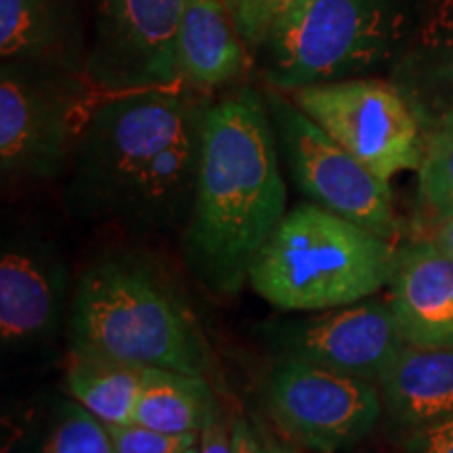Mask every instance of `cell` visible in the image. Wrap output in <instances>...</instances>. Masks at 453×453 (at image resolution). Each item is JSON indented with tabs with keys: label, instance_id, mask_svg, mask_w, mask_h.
<instances>
[{
	"label": "cell",
	"instance_id": "cell-10",
	"mask_svg": "<svg viewBox=\"0 0 453 453\" xmlns=\"http://www.w3.org/2000/svg\"><path fill=\"white\" fill-rule=\"evenodd\" d=\"M267 401L283 433L317 453H336L359 443L382 411L373 382L298 359H283L275 367Z\"/></svg>",
	"mask_w": 453,
	"mask_h": 453
},
{
	"label": "cell",
	"instance_id": "cell-21",
	"mask_svg": "<svg viewBox=\"0 0 453 453\" xmlns=\"http://www.w3.org/2000/svg\"><path fill=\"white\" fill-rule=\"evenodd\" d=\"M418 202L420 220L428 229L453 217V127L426 139L418 168Z\"/></svg>",
	"mask_w": 453,
	"mask_h": 453
},
{
	"label": "cell",
	"instance_id": "cell-7",
	"mask_svg": "<svg viewBox=\"0 0 453 453\" xmlns=\"http://www.w3.org/2000/svg\"><path fill=\"white\" fill-rule=\"evenodd\" d=\"M281 162L298 187L317 206L365 226L384 240L396 235L393 191L388 180L372 173L324 128L317 127L290 95L263 88Z\"/></svg>",
	"mask_w": 453,
	"mask_h": 453
},
{
	"label": "cell",
	"instance_id": "cell-6",
	"mask_svg": "<svg viewBox=\"0 0 453 453\" xmlns=\"http://www.w3.org/2000/svg\"><path fill=\"white\" fill-rule=\"evenodd\" d=\"M84 78L3 61L0 173L4 183H47L65 173L90 104Z\"/></svg>",
	"mask_w": 453,
	"mask_h": 453
},
{
	"label": "cell",
	"instance_id": "cell-14",
	"mask_svg": "<svg viewBox=\"0 0 453 453\" xmlns=\"http://www.w3.org/2000/svg\"><path fill=\"white\" fill-rule=\"evenodd\" d=\"M84 0H0L3 61L84 78Z\"/></svg>",
	"mask_w": 453,
	"mask_h": 453
},
{
	"label": "cell",
	"instance_id": "cell-16",
	"mask_svg": "<svg viewBox=\"0 0 453 453\" xmlns=\"http://www.w3.org/2000/svg\"><path fill=\"white\" fill-rule=\"evenodd\" d=\"M248 50L223 0H185L177 36L179 84L208 95L235 82Z\"/></svg>",
	"mask_w": 453,
	"mask_h": 453
},
{
	"label": "cell",
	"instance_id": "cell-17",
	"mask_svg": "<svg viewBox=\"0 0 453 453\" xmlns=\"http://www.w3.org/2000/svg\"><path fill=\"white\" fill-rule=\"evenodd\" d=\"M378 384L396 426L418 433L453 420V349L407 347Z\"/></svg>",
	"mask_w": 453,
	"mask_h": 453
},
{
	"label": "cell",
	"instance_id": "cell-29",
	"mask_svg": "<svg viewBox=\"0 0 453 453\" xmlns=\"http://www.w3.org/2000/svg\"><path fill=\"white\" fill-rule=\"evenodd\" d=\"M185 453H200V447H197V445L191 447V449H187Z\"/></svg>",
	"mask_w": 453,
	"mask_h": 453
},
{
	"label": "cell",
	"instance_id": "cell-3",
	"mask_svg": "<svg viewBox=\"0 0 453 453\" xmlns=\"http://www.w3.org/2000/svg\"><path fill=\"white\" fill-rule=\"evenodd\" d=\"M73 353L189 376L211 372V349L166 271L143 252L110 250L78 277L70 307Z\"/></svg>",
	"mask_w": 453,
	"mask_h": 453
},
{
	"label": "cell",
	"instance_id": "cell-5",
	"mask_svg": "<svg viewBox=\"0 0 453 453\" xmlns=\"http://www.w3.org/2000/svg\"><path fill=\"white\" fill-rule=\"evenodd\" d=\"M401 0H307L254 50L265 87L294 90L364 78L403 50Z\"/></svg>",
	"mask_w": 453,
	"mask_h": 453
},
{
	"label": "cell",
	"instance_id": "cell-27",
	"mask_svg": "<svg viewBox=\"0 0 453 453\" xmlns=\"http://www.w3.org/2000/svg\"><path fill=\"white\" fill-rule=\"evenodd\" d=\"M231 437H234V453H258V445L254 443L252 434L243 424H237Z\"/></svg>",
	"mask_w": 453,
	"mask_h": 453
},
{
	"label": "cell",
	"instance_id": "cell-23",
	"mask_svg": "<svg viewBox=\"0 0 453 453\" xmlns=\"http://www.w3.org/2000/svg\"><path fill=\"white\" fill-rule=\"evenodd\" d=\"M116 453H185L197 445L200 434H164L139 424L107 426Z\"/></svg>",
	"mask_w": 453,
	"mask_h": 453
},
{
	"label": "cell",
	"instance_id": "cell-1",
	"mask_svg": "<svg viewBox=\"0 0 453 453\" xmlns=\"http://www.w3.org/2000/svg\"><path fill=\"white\" fill-rule=\"evenodd\" d=\"M208 105L183 84L97 93L67 164V211L143 234L185 226Z\"/></svg>",
	"mask_w": 453,
	"mask_h": 453
},
{
	"label": "cell",
	"instance_id": "cell-13",
	"mask_svg": "<svg viewBox=\"0 0 453 453\" xmlns=\"http://www.w3.org/2000/svg\"><path fill=\"white\" fill-rule=\"evenodd\" d=\"M390 309L410 347L453 349V258L430 240L396 248Z\"/></svg>",
	"mask_w": 453,
	"mask_h": 453
},
{
	"label": "cell",
	"instance_id": "cell-11",
	"mask_svg": "<svg viewBox=\"0 0 453 453\" xmlns=\"http://www.w3.org/2000/svg\"><path fill=\"white\" fill-rule=\"evenodd\" d=\"M410 347L390 304L367 300L300 321L283 334L286 359L378 382Z\"/></svg>",
	"mask_w": 453,
	"mask_h": 453
},
{
	"label": "cell",
	"instance_id": "cell-8",
	"mask_svg": "<svg viewBox=\"0 0 453 453\" xmlns=\"http://www.w3.org/2000/svg\"><path fill=\"white\" fill-rule=\"evenodd\" d=\"M290 97L376 177L390 180L422 166L426 137L393 82L353 78L294 90Z\"/></svg>",
	"mask_w": 453,
	"mask_h": 453
},
{
	"label": "cell",
	"instance_id": "cell-25",
	"mask_svg": "<svg viewBox=\"0 0 453 453\" xmlns=\"http://www.w3.org/2000/svg\"><path fill=\"white\" fill-rule=\"evenodd\" d=\"M200 453H234V437H229L217 410L200 434Z\"/></svg>",
	"mask_w": 453,
	"mask_h": 453
},
{
	"label": "cell",
	"instance_id": "cell-19",
	"mask_svg": "<svg viewBox=\"0 0 453 453\" xmlns=\"http://www.w3.org/2000/svg\"><path fill=\"white\" fill-rule=\"evenodd\" d=\"M143 373L145 367L127 361L72 350L65 388L73 401H78L105 426H124L133 424Z\"/></svg>",
	"mask_w": 453,
	"mask_h": 453
},
{
	"label": "cell",
	"instance_id": "cell-12",
	"mask_svg": "<svg viewBox=\"0 0 453 453\" xmlns=\"http://www.w3.org/2000/svg\"><path fill=\"white\" fill-rule=\"evenodd\" d=\"M67 265L55 243L32 234L7 235L0 257V340L4 349L47 342L59 330Z\"/></svg>",
	"mask_w": 453,
	"mask_h": 453
},
{
	"label": "cell",
	"instance_id": "cell-15",
	"mask_svg": "<svg viewBox=\"0 0 453 453\" xmlns=\"http://www.w3.org/2000/svg\"><path fill=\"white\" fill-rule=\"evenodd\" d=\"M390 82L416 113L424 137L453 127V0H439L401 55Z\"/></svg>",
	"mask_w": 453,
	"mask_h": 453
},
{
	"label": "cell",
	"instance_id": "cell-9",
	"mask_svg": "<svg viewBox=\"0 0 453 453\" xmlns=\"http://www.w3.org/2000/svg\"><path fill=\"white\" fill-rule=\"evenodd\" d=\"M185 0H84L87 64L95 93L179 84L177 36Z\"/></svg>",
	"mask_w": 453,
	"mask_h": 453
},
{
	"label": "cell",
	"instance_id": "cell-26",
	"mask_svg": "<svg viewBox=\"0 0 453 453\" xmlns=\"http://www.w3.org/2000/svg\"><path fill=\"white\" fill-rule=\"evenodd\" d=\"M430 242H434L447 257L453 258V217L441 220L430 229Z\"/></svg>",
	"mask_w": 453,
	"mask_h": 453
},
{
	"label": "cell",
	"instance_id": "cell-22",
	"mask_svg": "<svg viewBox=\"0 0 453 453\" xmlns=\"http://www.w3.org/2000/svg\"><path fill=\"white\" fill-rule=\"evenodd\" d=\"M243 44L254 53L290 11L307 0H223Z\"/></svg>",
	"mask_w": 453,
	"mask_h": 453
},
{
	"label": "cell",
	"instance_id": "cell-18",
	"mask_svg": "<svg viewBox=\"0 0 453 453\" xmlns=\"http://www.w3.org/2000/svg\"><path fill=\"white\" fill-rule=\"evenodd\" d=\"M214 410L203 376L145 367L133 424L164 434H202Z\"/></svg>",
	"mask_w": 453,
	"mask_h": 453
},
{
	"label": "cell",
	"instance_id": "cell-24",
	"mask_svg": "<svg viewBox=\"0 0 453 453\" xmlns=\"http://www.w3.org/2000/svg\"><path fill=\"white\" fill-rule=\"evenodd\" d=\"M407 453H453V420L413 433Z\"/></svg>",
	"mask_w": 453,
	"mask_h": 453
},
{
	"label": "cell",
	"instance_id": "cell-4",
	"mask_svg": "<svg viewBox=\"0 0 453 453\" xmlns=\"http://www.w3.org/2000/svg\"><path fill=\"white\" fill-rule=\"evenodd\" d=\"M396 248L317 203H300L254 258L248 281L281 311H330L388 286Z\"/></svg>",
	"mask_w": 453,
	"mask_h": 453
},
{
	"label": "cell",
	"instance_id": "cell-20",
	"mask_svg": "<svg viewBox=\"0 0 453 453\" xmlns=\"http://www.w3.org/2000/svg\"><path fill=\"white\" fill-rule=\"evenodd\" d=\"M17 453H116L110 430L78 401H59Z\"/></svg>",
	"mask_w": 453,
	"mask_h": 453
},
{
	"label": "cell",
	"instance_id": "cell-2",
	"mask_svg": "<svg viewBox=\"0 0 453 453\" xmlns=\"http://www.w3.org/2000/svg\"><path fill=\"white\" fill-rule=\"evenodd\" d=\"M281 156L263 90L237 87L208 105L189 220L187 267L203 288L231 296L288 211Z\"/></svg>",
	"mask_w": 453,
	"mask_h": 453
},
{
	"label": "cell",
	"instance_id": "cell-28",
	"mask_svg": "<svg viewBox=\"0 0 453 453\" xmlns=\"http://www.w3.org/2000/svg\"><path fill=\"white\" fill-rule=\"evenodd\" d=\"M258 453H283L280 447H275V445H267V447H263V449H260L258 447Z\"/></svg>",
	"mask_w": 453,
	"mask_h": 453
}]
</instances>
